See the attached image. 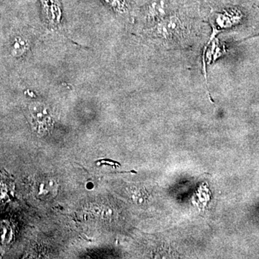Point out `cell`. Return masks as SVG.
<instances>
[{
  "label": "cell",
  "mask_w": 259,
  "mask_h": 259,
  "mask_svg": "<svg viewBox=\"0 0 259 259\" xmlns=\"http://www.w3.org/2000/svg\"><path fill=\"white\" fill-rule=\"evenodd\" d=\"M183 30V23L177 15L162 19L158 22L156 28L158 36L163 39L176 38L182 35Z\"/></svg>",
  "instance_id": "1"
},
{
  "label": "cell",
  "mask_w": 259,
  "mask_h": 259,
  "mask_svg": "<svg viewBox=\"0 0 259 259\" xmlns=\"http://www.w3.org/2000/svg\"><path fill=\"white\" fill-rule=\"evenodd\" d=\"M167 14V5L164 0H153L148 5L146 10V15L148 20L159 22L162 19L166 18Z\"/></svg>",
  "instance_id": "2"
},
{
  "label": "cell",
  "mask_w": 259,
  "mask_h": 259,
  "mask_svg": "<svg viewBox=\"0 0 259 259\" xmlns=\"http://www.w3.org/2000/svg\"><path fill=\"white\" fill-rule=\"evenodd\" d=\"M28 49V41L22 37H15L12 47V54L14 56H21Z\"/></svg>",
  "instance_id": "3"
},
{
  "label": "cell",
  "mask_w": 259,
  "mask_h": 259,
  "mask_svg": "<svg viewBox=\"0 0 259 259\" xmlns=\"http://www.w3.org/2000/svg\"><path fill=\"white\" fill-rule=\"evenodd\" d=\"M106 4L110 5V7L119 13H125L127 10V4L125 0H104Z\"/></svg>",
  "instance_id": "4"
}]
</instances>
